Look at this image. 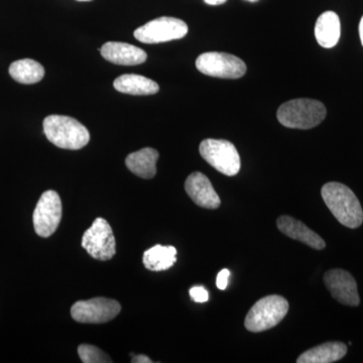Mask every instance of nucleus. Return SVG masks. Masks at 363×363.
Instances as JSON below:
<instances>
[{"label": "nucleus", "mask_w": 363, "mask_h": 363, "mask_svg": "<svg viewBox=\"0 0 363 363\" xmlns=\"http://www.w3.org/2000/svg\"><path fill=\"white\" fill-rule=\"evenodd\" d=\"M185 190L198 206L206 209H216L220 206V198L214 190L211 182L200 172H195L188 177L185 182Z\"/></svg>", "instance_id": "nucleus-12"}, {"label": "nucleus", "mask_w": 363, "mask_h": 363, "mask_svg": "<svg viewBox=\"0 0 363 363\" xmlns=\"http://www.w3.org/2000/svg\"><path fill=\"white\" fill-rule=\"evenodd\" d=\"M62 219V202L58 193L45 191L33 211V227L40 238H50L58 228Z\"/></svg>", "instance_id": "nucleus-10"}, {"label": "nucleus", "mask_w": 363, "mask_h": 363, "mask_svg": "<svg viewBox=\"0 0 363 363\" xmlns=\"http://www.w3.org/2000/svg\"><path fill=\"white\" fill-rule=\"evenodd\" d=\"M196 67L204 75L222 79H238L247 72L242 60L226 52H204L196 60Z\"/></svg>", "instance_id": "nucleus-6"}, {"label": "nucleus", "mask_w": 363, "mask_h": 363, "mask_svg": "<svg viewBox=\"0 0 363 363\" xmlns=\"http://www.w3.org/2000/svg\"><path fill=\"white\" fill-rule=\"evenodd\" d=\"M113 86L118 92L138 96L157 94L160 90L157 82L136 74H125L116 78Z\"/></svg>", "instance_id": "nucleus-18"}, {"label": "nucleus", "mask_w": 363, "mask_h": 363, "mask_svg": "<svg viewBox=\"0 0 363 363\" xmlns=\"http://www.w3.org/2000/svg\"><path fill=\"white\" fill-rule=\"evenodd\" d=\"M325 204L336 219L348 228H357L363 222V210L357 196L347 186L336 182L325 184L321 190Z\"/></svg>", "instance_id": "nucleus-1"}, {"label": "nucleus", "mask_w": 363, "mask_h": 363, "mask_svg": "<svg viewBox=\"0 0 363 363\" xmlns=\"http://www.w3.org/2000/svg\"><path fill=\"white\" fill-rule=\"evenodd\" d=\"M102 57L116 65L135 66L147 61V52L135 45L126 43L108 42L102 45Z\"/></svg>", "instance_id": "nucleus-13"}, {"label": "nucleus", "mask_w": 363, "mask_h": 363, "mask_svg": "<svg viewBox=\"0 0 363 363\" xmlns=\"http://www.w3.org/2000/svg\"><path fill=\"white\" fill-rule=\"evenodd\" d=\"M359 35H360V40H362V44L363 45V16H362V21H360V23H359Z\"/></svg>", "instance_id": "nucleus-26"}, {"label": "nucleus", "mask_w": 363, "mask_h": 363, "mask_svg": "<svg viewBox=\"0 0 363 363\" xmlns=\"http://www.w3.org/2000/svg\"><path fill=\"white\" fill-rule=\"evenodd\" d=\"M199 152L210 166L223 175L235 176L240 172V154L228 140L207 138L200 143Z\"/></svg>", "instance_id": "nucleus-5"}, {"label": "nucleus", "mask_w": 363, "mask_h": 363, "mask_svg": "<svg viewBox=\"0 0 363 363\" xmlns=\"http://www.w3.org/2000/svg\"><path fill=\"white\" fill-rule=\"evenodd\" d=\"M289 303L278 295L267 296L257 301L245 318V328L253 333L269 330L286 317Z\"/></svg>", "instance_id": "nucleus-4"}, {"label": "nucleus", "mask_w": 363, "mask_h": 363, "mask_svg": "<svg viewBox=\"0 0 363 363\" xmlns=\"http://www.w3.org/2000/svg\"><path fill=\"white\" fill-rule=\"evenodd\" d=\"M121 310V306L116 300L94 298L76 302L72 306L71 316L79 323L101 324L111 321Z\"/></svg>", "instance_id": "nucleus-9"}, {"label": "nucleus", "mask_w": 363, "mask_h": 363, "mask_svg": "<svg viewBox=\"0 0 363 363\" xmlns=\"http://www.w3.org/2000/svg\"><path fill=\"white\" fill-rule=\"evenodd\" d=\"M82 247L93 259L102 262L111 259L116 253V243L108 222L104 218L95 219L83 235Z\"/></svg>", "instance_id": "nucleus-8"}, {"label": "nucleus", "mask_w": 363, "mask_h": 363, "mask_svg": "<svg viewBox=\"0 0 363 363\" xmlns=\"http://www.w3.org/2000/svg\"><path fill=\"white\" fill-rule=\"evenodd\" d=\"M204 2L209 6H220V4H225L226 0H204Z\"/></svg>", "instance_id": "nucleus-25"}, {"label": "nucleus", "mask_w": 363, "mask_h": 363, "mask_svg": "<svg viewBox=\"0 0 363 363\" xmlns=\"http://www.w3.org/2000/svg\"><path fill=\"white\" fill-rule=\"evenodd\" d=\"M44 133L48 140L60 149L77 150L90 142V133L82 123L65 116L45 117Z\"/></svg>", "instance_id": "nucleus-2"}, {"label": "nucleus", "mask_w": 363, "mask_h": 363, "mask_svg": "<svg viewBox=\"0 0 363 363\" xmlns=\"http://www.w3.org/2000/svg\"><path fill=\"white\" fill-rule=\"evenodd\" d=\"M190 297L196 303H205L209 300V293L201 286H193L190 289Z\"/></svg>", "instance_id": "nucleus-22"}, {"label": "nucleus", "mask_w": 363, "mask_h": 363, "mask_svg": "<svg viewBox=\"0 0 363 363\" xmlns=\"http://www.w3.org/2000/svg\"><path fill=\"white\" fill-rule=\"evenodd\" d=\"M277 225L281 233L292 238V240L301 241L305 243L308 247L314 248V250H321L326 247V243L309 227L305 225L303 222L297 220L291 216H281L277 221Z\"/></svg>", "instance_id": "nucleus-14"}, {"label": "nucleus", "mask_w": 363, "mask_h": 363, "mask_svg": "<svg viewBox=\"0 0 363 363\" xmlns=\"http://www.w3.org/2000/svg\"><path fill=\"white\" fill-rule=\"evenodd\" d=\"M341 26L339 16L333 11L322 13L315 26V37L321 47L330 49L340 39Z\"/></svg>", "instance_id": "nucleus-16"}, {"label": "nucleus", "mask_w": 363, "mask_h": 363, "mask_svg": "<svg viewBox=\"0 0 363 363\" xmlns=\"http://www.w3.org/2000/svg\"><path fill=\"white\" fill-rule=\"evenodd\" d=\"M325 285L331 293L332 297L343 305H359L357 281L350 272L335 269L327 272L324 276Z\"/></svg>", "instance_id": "nucleus-11"}, {"label": "nucleus", "mask_w": 363, "mask_h": 363, "mask_svg": "<svg viewBox=\"0 0 363 363\" xmlns=\"http://www.w3.org/2000/svg\"><path fill=\"white\" fill-rule=\"evenodd\" d=\"M77 1H92V0H77Z\"/></svg>", "instance_id": "nucleus-27"}, {"label": "nucleus", "mask_w": 363, "mask_h": 363, "mask_svg": "<svg viewBox=\"0 0 363 363\" xmlns=\"http://www.w3.org/2000/svg\"><path fill=\"white\" fill-rule=\"evenodd\" d=\"M229 277H230V272L228 269H224L219 272L216 279V285L219 290H225L227 286H228Z\"/></svg>", "instance_id": "nucleus-23"}, {"label": "nucleus", "mask_w": 363, "mask_h": 363, "mask_svg": "<svg viewBox=\"0 0 363 363\" xmlns=\"http://www.w3.org/2000/svg\"><path fill=\"white\" fill-rule=\"evenodd\" d=\"M187 33L188 26L185 21L169 16H162L135 30V38L145 44H160L183 39Z\"/></svg>", "instance_id": "nucleus-7"}, {"label": "nucleus", "mask_w": 363, "mask_h": 363, "mask_svg": "<svg viewBox=\"0 0 363 363\" xmlns=\"http://www.w3.org/2000/svg\"><path fill=\"white\" fill-rule=\"evenodd\" d=\"M247 1L257 2V1H259V0H247Z\"/></svg>", "instance_id": "nucleus-28"}, {"label": "nucleus", "mask_w": 363, "mask_h": 363, "mask_svg": "<svg viewBox=\"0 0 363 363\" xmlns=\"http://www.w3.org/2000/svg\"><path fill=\"white\" fill-rule=\"evenodd\" d=\"M9 75L21 84H35L45 76L44 67L32 59H23L13 62L9 66Z\"/></svg>", "instance_id": "nucleus-20"}, {"label": "nucleus", "mask_w": 363, "mask_h": 363, "mask_svg": "<svg viewBox=\"0 0 363 363\" xmlns=\"http://www.w3.org/2000/svg\"><path fill=\"white\" fill-rule=\"evenodd\" d=\"M78 354L84 363H108L111 358L96 346L82 344L78 347Z\"/></svg>", "instance_id": "nucleus-21"}, {"label": "nucleus", "mask_w": 363, "mask_h": 363, "mask_svg": "<svg viewBox=\"0 0 363 363\" xmlns=\"http://www.w3.org/2000/svg\"><path fill=\"white\" fill-rule=\"evenodd\" d=\"M133 363H152V359H150L149 357H145V355H136V357L133 358L131 360Z\"/></svg>", "instance_id": "nucleus-24"}, {"label": "nucleus", "mask_w": 363, "mask_h": 363, "mask_svg": "<svg viewBox=\"0 0 363 363\" xmlns=\"http://www.w3.org/2000/svg\"><path fill=\"white\" fill-rule=\"evenodd\" d=\"M347 353L342 342H327L305 351L298 357V363H332L338 362Z\"/></svg>", "instance_id": "nucleus-17"}, {"label": "nucleus", "mask_w": 363, "mask_h": 363, "mask_svg": "<svg viewBox=\"0 0 363 363\" xmlns=\"http://www.w3.org/2000/svg\"><path fill=\"white\" fill-rule=\"evenodd\" d=\"M326 107L318 100L300 98L279 106L277 116L279 123L289 128L310 130L319 125L326 117Z\"/></svg>", "instance_id": "nucleus-3"}, {"label": "nucleus", "mask_w": 363, "mask_h": 363, "mask_svg": "<svg viewBox=\"0 0 363 363\" xmlns=\"http://www.w3.org/2000/svg\"><path fill=\"white\" fill-rule=\"evenodd\" d=\"M159 152L152 147H145L128 155L125 164L135 175L143 179H152L157 174V162Z\"/></svg>", "instance_id": "nucleus-15"}, {"label": "nucleus", "mask_w": 363, "mask_h": 363, "mask_svg": "<svg viewBox=\"0 0 363 363\" xmlns=\"http://www.w3.org/2000/svg\"><path fill=\"white\" fill-rule=\"evenodd\" d=\"M143 264L147 269L152 272H161L169 269L177 262L176 247L169 245L162 247L161 245H155L143 253Z\"/></svg>", "instance_id": "nucleus-19"}]
</instances>
